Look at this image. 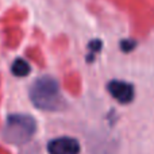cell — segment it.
I'll use <instances>...</instances> for the list:
<instances>
[{
    "instance_id": "1",
    "label": "cell",
    "mask_w": 154,
    "mask_h": 154,
    "mask_svg": "<svg viewBox=\"0 0 154 154\" xmlns=\"http://www.w3.org/2000/svg\"><path fill=\"white\" fill-rule=\"evenodd\" d=\"M29 95L31 103L43 111H61L66 106L58 81L51 76L38 77L30 87Z\"/></svg>"
},
{
    "instance_id": "2",
    "label": "cell",
    "mask_w": 154,
    "mask_h": 154,
    "mask_svg": "<svg viewBox=\"0 0 154 154\" xmlns=\"http://www.w3.org/2000/svg\"><path fill=\"white\" fill-rule=\"evenodd\" d=\"M37 131V122L32 116L24 114H14L7 118L2 137L7 143L24 145Z\"/></svg>"
},
{
    "instance_id": "3",
    "label": "cell",
    "mask_w": 154,
    "mask_h": 154,
    "mask_svg": "<svg viewBox=\"0 0 154 154\" xmlns=\"http://www.w3.org/2000/svg\"><path fill=\"white\" fill-rule=\"evenodd\" d=\"M107 89L111 96L118 100L120 104H128L134 99V87L133 84L123 80H112L108 82Z\"/></svg>"
},
{
    "instance_id": "4",
    "label": "cell",
    "mask_w": 154,
    "mask_h": 154,
    "mask_svg": "<svg viewBox=\"0 0 154 154\" xmlns=\"http://www.w3.org/2000/svg\"><path fill=\"white\" fill-rule=\"evenodd\" d=\"M49 154H79L80 143L79 141L70 137H61L49 142Z\"/></svg>"
},
{
    "instance_id": "5",
    "label": "cell",
    "mask_w": 154,
    "mask_h": 154,
    "mask_svg": "<svg viewBox=\"0 0 154 154\" xmlns=\"http://www.w3.org/2000/svg\"><path fill=\"white\" fill-rule=\"evenodd\" d=\"M30 70H31L30 64L23 58H16L11 66V72L16 77H26L30 73Z\"/></svg>"
},
{
    "instance_id": "6",
    "label": "cell",
    "mask_w": 154,
    "mask_h": 154,
    "mask_svg": "<svg viewBox=\"0 0 154 154\" xmlns=\"http://www.w3.org/2000/svg\"><path fill=\"white\" fill-rule=\"evenodd\" d=\"M100 48H101V41H92V42L89 43V46H88V49H89V53L91 54H97L99 53V50H100Z\"/></svg>"
},
{
    "instance_id": "7",
    "label": "cell",
    "mask_w": 154,
    "mask_h": 154,
    "mask_svg": "<svg viewBox=\"0 0 154 154\" xmlns=\"http://www.w3.org/2000/svg\"><path fill=\"white\" fill-rule=\"evenodd\" d=\"M120 48H122L123 51L128 53L130 50H133V49L135 48V41H122V43H120Z\"/></svg>"
}]
</instances>
